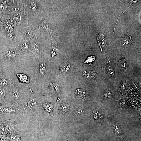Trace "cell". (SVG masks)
<instances>
[{
    "label": "cell",
    "mask_w": 141,
    "mask_h": 141,
    "mask_svg": "<svg viewBox=\"0 0 141 141\" xmlns=\"http://www.w3.org/2000/svg\"><path fill=\"white\" fill-rule=\"evenodd\" d=\"M21 85L15 83L8 92L10 95L9 101L11 104L17 107L21 106L28 93Z\"/></svg>",
    "instance_id": "obj_1"
},
{
    "label": "cell",
    "mask_w": 141,
    "mask_h": 141,
    "mask_svg": "<svg viewBox=\"0 0 141 141\" xmlns=\"http://www.w3.org/2000/svg\"><path fill=\"white\" fill-rule=\"evenodd\" d=\"M39 104L37 97L33 93H28L20 107L22 112L26 115H33L34 113Z\"/></svg>",
    "instance_id": "obj_2"
},
{
    "label": "cell",
    "mask_w": 141,
    "mask_h": 141,
    "mask_svg": "<svg viewBox=\"0 0 141 141\" xmlns=\"http://www.w3.org/2000/svg\"><path fill=\"white\" fill-rule=\"evenodd\" d=\"M20 55L16 47L12 45L7 46L3 53V57L5 61L11 65L17 63Z\"/></svg>",
    "instance_id": "obj_3"
},
{
    "label": "cell",
    "mask_w": 141,
    "mask_h": 141,
    "mask_svg": "<svg viewBox=\"0 0 141 141\" xmlns=\"http://www.w3.org/2000/svg\"><path fill=\"white\" fill-rule=\"evenodd\" d=\"M23 8L28 15H35L42 11L39 1L35 0H22Z\"/></svg>",
    "instance_id": "obj_4"
},
{
    "label": "cell",
    "mask_w": 141,
    "mask_h": 141,
    "mask_svg": "<svg viewBox=\"0 0 141 141\" xmlns=\"http://www.w3.org/2000/svg\"><path fill=\"white\" fill-rule=\"evenodd\" d=\"M28 15L23 8L15 17V28L22 30L28 25Z\"/></svg>",
    "instance_id": "obj_5"
},
{
    "label": "cell",
    "mask_w": 141,
    "mask_h": 141,
    "mask_svg": "<svg viewBox=\"0 0 141 141\" xmlns=\"http://www.w3.org/2000/svg\"><path fill=\"white\" fill-rule=\"evenodd\" d=\"M39 25V31L49 34L52 32V29L49 21L42 10L38 14Z\"/></svg>",
    "instance_id": "obj_6"
},
{
    "label": "cell",
    "mask_w": 141,
    "mask_h": 141,
    "mask_svg": "<svg viewBox=\"0 0 141 141\" xmlns=\"http://www.w3.org/2000/svg\"><path fill=\"white\" fill-rule=\"evenodd\" d=\"M7 18L5 28L7 36L10 41H12L14 37V29L15 24L16 16L10 14L6 15Z\"/></svg>",
    "instance_id": "obj_7"
},
{
    "label": "cell",
    "mask_w": 141,
    "mask_h": 141,
    "mask_svg": "<svg viewBox=\"0 0 141 141\" xmlns=\"http://www.w3.org/2000/svg\"><path fill=\"white\" fill-rule=\"evenodd\" d=\"M4 132L8 134H11L14 132L19 131L20 126L13 120L8 119L2 121Z\"/></svg>",
    "instance_id": "obj_8"
},
{
    "label": "cell",
    "mask_w": 141,
    "mask_h": 141,
    "mask_svg": "<svg viewBox=\"0 0 141 141\" xmlns=\"http://www.w3.org/2000/svg\"><path fill=\"white\" fill-rule=\"evenodd\" d=\"M22 32L24 37L37 41L39 36V31L38 29L28 25Z\"/></svg>",
    "instance_id": "obj_9"
},
{
    "label": "cell",
    "mask_w": 141,
    "mask_h": 141,
    "mask_svg": "<svg viewBox=\"0 0 141 141\" xmlns=\"http://www.w3.org/2000/svg\"><path fill=\"white\" fill-rule=\"evenodd\" d=\"M16 48L21 55L31 52L30 42L29 39L25 37L24 40L17 45Z\"/></svg>",
    "instance_id": "obj_10"
},
{
    "label": "cell",
    "mask_w": 141,
    "mask_h": 141,
    "mask_svg": "<svg viewBox=\"0 0 141 141\" xmlns=\"http://www.w3.org/2000/svg\"><path fill=\"white\" fill-rule=\"evenodd\" d=\"M30 42V51L38 58L40 57L41 50L37 41L33 39H28Z\"/></svg>",
    "instance_id": "obj_11"
},
{
    "label": "cell",
    "mask_w": 141,
    "mask_h": 141,
    "mask_svg": "<svg viewBox=\"0 0 141 141\" xmlns=\"http://www.w3.org/2000/svg\"><path fill=\"white\" fill-rule=\"evenodd\" d=\"M15 83L13 80L0 77V87L5 88L10 90Z\"/></svg>",
    "instance_id": "obj_12"
},
{
    "label": "cell",
    "mask_w": 141,
    "mask_h": 141,
    "mask_svg": "<svg viewBox=\"0 0 141 141\" xmlns=\"http://www.w3.org/2000/svg\"><path fill=\"white\" fill-rule=\"evenodd\" d=\"M3 111L4 113H8L14 115H17L22 112L20 107H17L12 104L9 107H4Z\"/></svg>",
    "instance_id": "obj_13"
},
{
    "label": "cell",
    "mask_w": 141,
    "mask_h": 141,
    "mask_svg": "<svg viewBox=\"0 0 141 141\" xmlns=\"http://www.w3.org/2000/svg\"><path fill=\"white\" fill-rule=\"evenodd\" d=\"M51 43V54L52 57L54 56L58 53L59 49V46L58 43L54 38L52 32L50 33Z\"/></svg>",
    "instance_id": "obj_14"
},
{
    "label": "cell",
    "mask_w": 141,
    "mask_h": 141,
    "mask_svg": "<svg viewBox=\"0 0 141 141\" xmlns=\"http://www.w3.org/2000/svg\"><path fill=\"white\" fill-rule=\"evenodd\" d=\"M15 74L18 77L21 83H26L28 85L30 89V93H33V91L29 84V83H30L29 81V77L23 74L17 73H16Z\"/></svg>",
    "instance_id": "obj_15"
},
{
    "label": "cell",
    "mask_w": 141,
    "mask_h": 141,
    "mask_svg": "<svg viewBox=\"0 0 141 141\" xmlns=\"http://www.w3.org/2000/svg\"><path fill=\"white\" fill-rule=\"evenodd\" d=\"M132 37L129 35H126L122 38L121 43L122 45L124 46L127 47L129 46L132 42Z\"/></svg>",
    "instance_id": "obj_16"
},
{
    "label": "cell",
    "mask_w": 141,
    "mask_h": 141,
    "mask_svg": "<svg viewBox=\"0 0 141 141\" xmlns=\"http://www.w3.org/2000/svg\"><path fill=\"white\" fill-rule=\"evenodd\" d=\"M59 86L58 84L55 82H52L49 85L48 90L49 93H55L59 91Z\"/></svg>",
    "instance_id": "obj_17"
},
{
    "label": "cell",
    "mask_w": 141,
    "mask_h": 141,
    "mask_svg": "<svg viewBox=\"0 0 141 141\" xmlns=\"http://www.w3.org/2000/svg\"><path fill=\"white\" fill-rule=\"evenodd\" d=\"M46 69V64L45 62H41L39 65V73L40 78L45 75Z\"/></svg>",
    "instance_id": "obj_18"
},
{
    "label": "cell",
    "mask_w": 141,
    "mask_h": 141,
    "mask_svg": "<svg viewBox=\"0 0 141 141\" xmlns=\"http://www.w3.org/2000/svg\"><path fill=\"white\" fill-rule=\"evenodd\" d=\"M10 90L7 88L0 87V102L3 101L7 104L4 97L5 95L8 93Z\"/></svg>",
    "instance_id": "obj_19"
},
{
    "label": "cell",
    "mask_w": 141,
    "mask_h": 141,
    "mask_svg": "<svg viewBox=\"0 0 141 141\" xmlns=\"http://www.w3.org/2000/svg\"><path fill=\"white\" fill-rule=\"evenodd\" d=\"M85 91L83 89H77L74 92V93L75 96L77 98H81L84 97L85 94Z\"/></svg>",
    "instance_id": "obj_20"
},
{
    "label": "cell",
    "mask_w": 141,
    "mask_h": 141,
    "mask_svg": "<svg viewBox=\"0 0 141 141\" xmlns=\"http://www.w3.org/2000/svg\"><path fill=\"white\" fill-rule=\"evenodd\" d=\"M96 73L94 72L85 71L83 73V75L86 78L90 79L96 76Z\"/></svg>",
    "instance_id": "obj_21"
},
{
    "label": "cell",
    "mask_w": 141,
    "mask_h": 141,
    "mask_svg": "<svg viewBox=\"0 0 141 141\" xmlns=\"http://www.w3.org/2000/svg\"><path fill=\"white\" fill-rule=\"evenodd\" d=\"M43 108L45 111L48 113H50L52 111L53 106L50 103L46 102L43 105Z\"/></svg>",
    "instance_id": "obj_22"
},
{
    "label": "cell",
    "mask_w": 141,
    "mask_h": 141,
    "mask_svg": "<svg viewBox=\"0 0 141 141\" xmlns=\"http://www.w3.org/2000/svg\"><path fill=\"white\" fill-rule=\"evenodd\" d=\"M106 68L109 74L111 76H113L114 74V70L112 67L110 65L106 66Z\"/></svg>",
    "instance_id": "obj_23"
},
{
    "label": "cell",
    "mask_w": 141,
    "mask_h": 141,
    "mask_svg": "<svg viewBox=\"0 0 141 141\" xmlns=\"http://www.w3.org/2000/svg\"><path fill=\"white\" fill-rule=\"evenodd\" d=\"M63 64L61 67V71L62 73H66L68 70L70 66L69 64L66 63Z\"/></svg>",
    "instance_id": "obj_24"
},
{
    "label": "cell",
    "mask_w": 141,
    "mask_h": 141,
    "mask_svg": "<svg viewBox=\"0 0 141 141\" xmlns=\"http://www.w3.org/2000/svg\"><path fill=\"white\" fill-rule=\"evenodd\" d=\"M69 105L68 104L63 103L61 104L60 108V110L61 111H66L69 108Z\"/></svg>",
    "instance_id": "obj_25"
},
{
    "label": "cell",
    "mask_w": 141,
    "mask_h": 141,
    "mask_svg": "<svg viewBox=\"0 0 141 141\" xmlns=\"http://www.w3.org/2000/svg\"><path fill=\"white\" fill-rule=\"evenodd\" d=\"M4 132V129L2 121H0V133H3Z\"/></svg>",
    "instance_id": "obj_26"
},
{
    "label": "cell",
    "mask_w": 141,
    "mask_h": 141,
    "mask_svg": "<svg viewBox=\"0 0 141 141\" xmlns=\"http://www.w3.org/2000/svg\"><path fill=\"white\" fill-rule=\"evenodd\" d=\"M95 59V57L94 56H91L89 57L86 61L85 62H90L92 61Z\"/></svg>",
    "instance_id": "obj_27"
},
{
    "label": "cell",
    "mask_w": 141,
    "mask_h": 141,
    "mask_svg": "<svg viewBox=\"0 0 141 141\" xmlns=\"http://www.w3.org/2000/svg\"><path fill=\"white\" fill-rule=\"evenodd\" d=\"M4 107L2 102H0V114L4 113L3 109Z\"/></svg>",
    "instance_id": "obj_28"
},
{
    "label": "cell",
    "mask_w": 141,
    "mask_h": 141,
    "mask_svg": "<svg viewBox=\"0 0 141 141\" xmlns=\"http://www.w3.org/2000/svg\"><path fill=\"white\" fill-rule=\"evenodd\" d=\"M121 66L123 68H125L126 67V62H125V61H122V62H121Z\"/></svg>",
    "instance_id": "obj_29"
},
{
    "label": "cell",
    "mask_w": 141,
    "mask_h": 141,
    "mask_svg": "<svg viewBox=\"0 0 141 141\" xmlns=\"http://www.w3.org/2000/svg\"><path fill=\"white\" fill-rule=\"evenodd\" d=\"M110 95H111V93L109 91H108L107 92H106V93L105 94V95L107 97H110Z\"/></svg>",
    "instance_id": "obj_30"
}]
</instances>
